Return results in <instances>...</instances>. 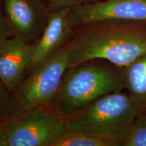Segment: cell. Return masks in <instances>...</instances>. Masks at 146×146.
Here are the masks:
<instances>
[{
  "label": "cell",
  "mask_w": 146,
  "mask_h": 146,
  "mask_svg": "<svg viewBox=\"0 0 146 146\" xmlns=\"http://www.w3.org/2000/svg\"><path fill=\"white\" fill-rule=\"evenodd\" d=\"M122 146H146V114L137 113Z\"/></svg>",
  "instance_id": "cell-12"
},
{
  "label": "cell",
  "mask_w": 146,
  "mask_h": 146,
  "mask_svg": "<svg viewBox=\"0 0 146 146\" xmlns=\"http://www.w3.org/2000/svg\"><path fill=\"white\" fill-rule=\"evenodd\" d=\"M66 131L51 106L21 109L0 123V146H51Z\"/></svg>",
  "instance_id": "cell-4"
},
{
  "label": "cell",
  "mask_w": 146,
  "mask_h": 146,
  "mask_svg": "<svg viewBox=\"0 0 146 146\" xmlns=\"http://www.w3.org/2000/svg\"><path fill=\"white\" fill-rule=\"evenodd\" d=\"M13 36V31L10 24L6 15H4L3 13L0 0V50L2 48L7 41Z\"/></svg>",
  "instance_id": "cell-14"
},
{
  "label": "cell",
  "mask_w": 146,
  "mask_h": 146,
  "mask_svg": "<svg viewBox=\"0 0 146 146\" xmlns=\"http://www.w3.org/2000/svg\"><path fill=\"white\" fill-rule=\"evenodd\" d=\"M73 28L100 22L146 23V0H105L73 7L68 14Z\"/></svg>",
  "instance_id": "cell-6"
},
{
  "label": "cell",
  "mask_w": 146,
  "mask_h": 146,
  "mask_svg": "<svg viewBox=\"0 0 146 146\" xmlns=\"http://www.w3.org/2000/svg\"><path fill=\"white\" fill-rule=\"evenodd\" d=\"M137 111L129 94L121 91L102 97L76 114L64 118L66 131L125 137Z\"/></svg>",
  "instance_id": "cell-3"
},
{
  "label": "cell",
  "mask_w": 146,
  "mask_h": 146,
  "mask_svg": "<svg viewBox=\"0 0 146 146\" xmlns=\"http://www.w3.org/2000/svg\"><path fill=\"white\" fill-rule=\"evenodd\" d=\"M51 11L63 8H72L73 7L88 2L87 0H44Z\"/></svg>",
  "instance_id": "cell-15"
},
{
  "label": "cell",
  "mask_w": 146,
  "mask_h": 146,
  "mask_svg": "<svg viewBox=\"0 0 146 146\" xmlns=\"http://www.w3.org/2000/svg\"><path fill=\"white\" fill-rule=\"evenodd\" d=\"M124 82L138 114H146V54L124 68Z\"/></svg>",
  "instance_id": "cell-10"
},
{
  "label": "cell",
  "mask_w": 146,
  "mask_h": 146,
  "mask_svg": "<svg viewBox=\"0 0 146 146\" xmlns=\"http://www.w3.org/2000/svg\"><path fill=\"white\" fill-rule=\"evenodd\" d=\"M123 138L66 131L51 146H120Z\"/></svg>",
  "instance_id": "cell-11"
},
{
  "label": "cell",
  "mask_w": 146,
  "mask_h": 146,
  "mask_svg": "<svg viewBox=\"0 0 146 146\" xmlns=\"http://www.w3.org/2000/svg\"><path fill=\"white\" fill-rule=\"evenodd\" d=\"M21 109L13 94L10 93L0 84V123Z\"/></svg>",
  "instance_id": "cell-13"
},
{
  "label": "cell",
  "mask_w": 146,
  "mask_h": 146,
  "mask_svg": "<svg viewBox=\"0 0 146 146\" xmlns=\"http://www.w3.org/2000/svg\"><path fill=\"white\" fill-rule=\"evenodd\" d=\"M69 68L96 60L125 68L146 54V25L100 22L74 28Z\"/></svg>",
  "instance_id": "cell-1"
},
{
  "label": "cell",
  "mask_w": 146,
  "mask_h": 146,
  "mask_svg": "<svg viewBox=\"0 0 146 146\" xmlns=\"http://www.w3.org/2000/svg\"><path fill=\"white\" fill-rule=\"evenodd\" d=\"M33 43L10 38L0 50V84L13 94L28 73Z\"/></svg>",
  "instance_id": "cell-9"
},
{
  "label": "cell",
  "mask_w": 146,
  "mask_h": 146,
  "mask_svg": "<svg viewBox=\"0 0 146 146\" xmlns=\"http://www.w3.org/2000/svg\"><path fill=\"white\" fill-rule=\"evenodd\" d=\"M70 9L63 8L51 11L41 36L33 43L29 73L61 50L72 39L74 28L69 21Z\"/></svg>",
  "instance_id": "cell-8"
},
{
  "label": "cell",
  "mask_w": 146,
  "mask_h": 146,
  "mask_svg": "<svg viewBox=\"0 0 146 146\" xmlns=\"http://www.w3.org/2000/svg\"><path fill=\"white\" fill-rule=\"evenodd\" d=\"M69 42L35 68L13 93L21 109L51 106L69 68Z\"/></svg>",
  "instance_id": "cell-5"
},
{
  "label": "cell",
  "mask_w": 146,
  "mask_h": 146,
  "mask_svg": "<svg viewBox=\"0 0 146 146\" xmlns=\"http://www.w3.org/2000/svg\"><path fill=\"white\" fill-rule=\"evenodd\" d=\"M5 15L14 36L27 43L39 39L51 10L42 0H3Z\"/></svg>",
  "instance_id": "cell-7"
},
{
  "label": "cell",
  "mask_w": 146,
  "mask_h": 146,
  "mask_svg": "<svg viewBox=\"0 0 146 146\" xmlns=\"http://www.w3.org/2000/svg\"><path fill=\"white\" fill-rule=\"evenodd\" d=\"M123 88L124 68L86 62L68 68L51 106L66 118L102 97Z\"/></svg>",
  "instance_id": "cell-2"
}]
</instances>
